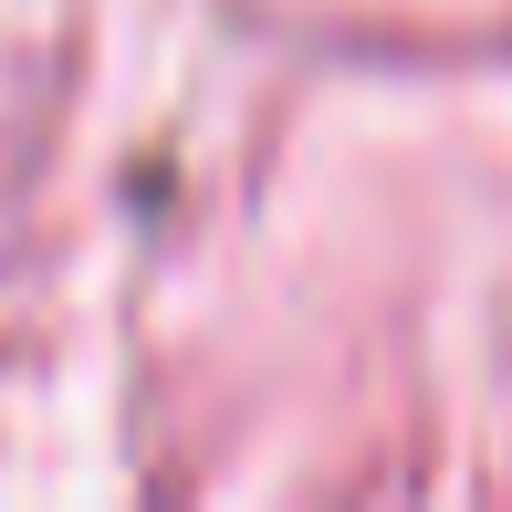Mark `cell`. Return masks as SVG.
I'll list each match as a JSON object with an SVG mask.
<instances>
[]
</instances>
